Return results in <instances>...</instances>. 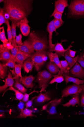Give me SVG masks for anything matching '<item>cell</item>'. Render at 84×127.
I'll list each match as a JSON object with an SVG mask.
<instances>
[{
    "label": "cell",
    "instance_id": "44dd1931",
    "mask_svg": "<svg viewBox=\"0 0 84 127\" xmlns=\"http://www.w3.org/2000/svg\"><path fill=\"white\" fill-rule=\"evenodd\" d=\"M47 53L50 61L54 62L56 64L60 69V70L63 71L62 66L58 54L56 53H53L49 51H47Z\"/></svg>",
    "mask_w": 84,
    "mask_h": 127
},
{
    "label": "cell",
    "instance_id": "5bb4252c",
    "mask_svg": "<svg viewBox=\"0 0 84 127\" xmlns=\"http://www.w3.org/2000/svg\"><path fill=\"white\" fill-rule=\"evenodd\" d=\"M18 46L19 50L30 55H31L35 52L32 45L28 39L24 41L22 45Z\"/></svg>",
    "mask_w": 84,
    "mask_h": 127
},
{
    "label": "cell",
    "instance_id": "30bf717a",
    "mask_svg": "<svg viewBox=\"0 0 84 127\" xmlns=\"http://www.w3.org/2000/svg\"><path fill=\"white\" fill-rule=\"evenodd\" d=\"M11 50L4 47L3 44L0 45V60L6 64L11 58Z\"/></svg>",
    "mask_w": 84,
    "mask_h": 127
},
{
    "label": "cell",
    "instance_id": "ab89813d",
    "mask_svg": "<svg viewBox=\"0 0 84 127\" xmlns=\"http://www.w3.org/2000/svg\"><path fill=\"white\" fill-rule=\"evenodd\" d=\"M62 14L59 12H57L54 14L53 16L54 17V18L55 19H58L60 20L62 23L64 24V22L62 19Z\"/></svg>",
    "mask_w": 84,
    "mask_h": 127
},
{
    "label": "cell",
    "instance_id": "9c48e42d",
    "mask_svg": "<svg viewBox=\"0 0 84 127\" xmlns=\"http://www.w3.org/2000/svg\"><path fill=\"white\" fill-rule=\"evenodd\" d=\"M69 75L75 78L84 79V68L77 63L69 71Z\"/></svg>",
    "mask_w": 84,
    "mask_h": 127
},
{
    "label": "cell",
    "instance_id": "ac0fdd59",
    "mask_svg": "<svg viewBox=\"0 0 84 127\" xmlns=\"http://www.w3.org/2000/svg\"><path fill=\"white\" fill-rule=\"evenodd\" d=\"M11 71L12 72L14 76V77L13 78L15 80V83L14 85V87L22 93L25 94L27 90L19 82V77L16 74L14 70Z\"/></svg>",
    "mask_w": 84,
    "mask_h": 127
},
{
    "label": "cell",
    "instance_id": "277c9868",
    "mask_svg": "<svg viewBox=\"0 0 84 127\" xmlns=\"http://www.w3.org/2000/svg\"><path fill=\"white\" fill-rule=\"evenodd\" d=\"M47 52H35L31 57V62L36 70L39 71L48 60Z\"/></svg>",
    "mask_w": 84,
    "mask_h": 127
},
{
    "label": "cell",
    "instance_id": "603a6c76",
    "mask_svg": "<svg viewBox=\"0 0 84 127\" xmlns=\"http://www.w3.org/2000/svg\"><path fill=\"white\" fill-rule=\"evenodd\" d=\"M46 68L48 71L52 74L56 75L60 70V68L54 62L50 61L46 65Z\"/></svg>",
    "mask_w": 84,
    "mask_h": 127
},
{
    "label": "cell",
    "instance_id": "7bdbcfd3",
    "mask_svg": "<svg viewBox=\"0 0 84 127\" xmlns=\"http://www.w3.org/2000/svg\"><path fill=\"white\" fill-rule=\"evenodd\" d=\"M77 62L82 67L84 68V57L81 54L79 56Z\"/></svg>",
    "mask_w": 84,
    "mask_h": 127
},
{
    "label": "cell",
    "instance_id": "c3c4849f",
    "mask_svg": "<svg viewBox=\"0 0 84 127\" xmlns=\"http://www.w3.org/2000/svg\"><path fill=\"white\" fill-rule=\"evenodd\" d=\"M82 55V56L84 57V50L83 51V53H82V54H81Z\"/></svg>",
    "mask_w": 84,
    "mask_h": 127
},
{
    "label": "cell",
    "instance_id": "8992f818",
    "mask_svg": "<svg viewBox=\"0 0 84 127\" xmlns=\"http://www.w3.org/2000/svg\"><path fill=\"white\" fill-rule=\"evenodd\" d=\"M84 90V83L78 85L73 83L72 85L67 86L62 91V97H67L68 96L76 94H80Z\"/></svg>",
    "mask_w": 84,
    "mask_h": 127
},
{
    "label": "cell",
    "instance_id": "cb8c5ba5",
    "mask_svg": "<svg viewBox=\"0 0 84 127\" xmlns=\"http://www.w3.org/2000/svg\"><path fill=\"white\" fill-rule=\"evenodd\" d=\"M64 72L63 71L60 70L57 74L53 75V78L51 81L50 84H52L56 82L57 83H60L65 80L63 76Z\"/></svg>",
    "mask_w": 84,
    "mask_h": 127
},
{
    "label": "cell",
    "instance_id": "9a60e30c",
    "mask_svg": "<svg viewBox=\"0 0 84 127\" xmlns=\"http://www.w3.org/2000/svg\"><path fill=\"white\" fill-rule=\"evenodd\" d=\"M67 41V40L66 39H62L61 43H57L55 46L54 51L60 57H64L65 53L67 51L68 49L69 48L73 47V46H72L71 44L74 43V41L71 43L70 45L68 46L67 49H65L62 44V43L63 42H66Z\"/></svg>",
    "mask_w": 84,
    "mask_h": 127
},
{
    "label": "cell",
    "instance_id": "4dcf8cb0",
    "mask_svg": "<svg viewBox=\"0 0 84 127\" xmlns=\"http://www.w3.org/2000/svg\"><path fill=\"white\" fill-rule=\"evenodd\" d=\"M0 40L3 42L4 47L6 48V44L9 41L5 36L4 27H0Z\"/></svg>",
    "mask_w": 84,
    "mask_h": 127
},
{
    "label": "cell",
    "instance_id": "bcb514c9",
    "mask_svg": "<svg viewBox=\"0 0 84 127\" xmlns=\"http://www.w3.org/2000/svg\"><path fill=\"white\" fill-rule=\"evenodd\" d=\"M24 107V103L23 102L20 101L18 104V107L21 112L23 110Z\"/></svg>",
    "mask_w": 84,
    "mask_h": 127
},
{
    "label": "cell",
    "instance_id": "ee69618b",
    "mask_svg": "<svg viewBox=\"0 0 84 127\" xmlns=\"http://www.w3.org/2000/svg\"><path fill=\"white\" fill-rule=\"evenodd\" d=\"M37 96H36L32 97V99L28 101L26 103V106L27 108L31 107L32 105L33 102V100L37 98Z\"/></svg>",
    "mask_w": 84,
    "mask_h": 127
},
{
    "label": "cell",
    "instance_id": "52a82bcc",
    "mask_svg": "<svg viewBox=\"0 0 84 127\" xmlns=\"http://www.w3.org/2000/svg\"><path fill=\"white\" fill-rule=\"evenodd\" d=\"M55 19L48 24L47 30L49 33V45L48 51L50 52H54V49L56 44H53L52 43V36L53 32H56V29L54 24Z\"/></svg>",
    "mask_w": 84,
    "mask_h": 127
},
{
    "label": "cell",
    "instance_id": "f6af8a7d",
    "mask_svg": "<svg viewBox=\"0 0 84 127\" xmlns=\"http://www.w3.org/2000/svg\"><path fill=\"white\" fill-rule=\"evenodd\" d=\"M80 94L81 98L80 106L84 108V90Z\"/></svg>",
    "mask_w": 84,
    "mask_h": 127
},
{
    "label": "cell",
    "instance_id": "ba28073f",
    "mask_svg": "<svg viewBox=\"0 0 84 127\" xmlns=\"http://www.w3.org/2000/svg\"><path fill=\"white\" fill-rule=\"evenodd\" d=\"M63 98L62 97L60 99H55L50 101L47 104L43 106L42 111L46 110L50 115L56 114L57 113L56 108L61 103Z\"/></svg>",
    "mask_w": 84,
    "mask_h": 127
},
{
    "label": "cell",
    "instance_id": "7c38bea8",
    "mask_svg": "<svg viewBox=\"0 0 84 127\" xmlns=\"http://www.w3.org/2000/svg\"><path fill=\"white\" fill-rule=\"evenodd\" d=\"M36 77L37 76L34 77L32 75L22 77H20L19 81L26 88L33 89L35 85V84L33 83V82Z\"/></svg>",
    "mask_w": 84,
    "mask_h": 127
},
{
    "label": "cell",
    "instance_id": "2e32d148",
    "mask_svg": "<svg viewBox=\"0 0 84 127\" xmlns=\"http://www.w3.org/2000/svg\"><path fill=\"white\" fill-rule=\"evenodd\" d=\"M5 82L4 85L0 87V92L1 93L8 87L13 86L15 83L13 79L11 73L9 71L7 75V77L5 79Z\"/></svg>",
    "mask_w": 84,
    "mask_h": 127
},
{
    "label": "cell",
    "instance_id": "e575fe53",
    "mask_svg": "<svg viewBox=\"0 0 84 127\" xmlns=\"http://www.w3.org/2000/svg\"><path fill=\"white\" fill-rule=\"evenodd\" d=\"M22 65L19 64H16L15 66V70L16 74L19 77H22L21 70Z\"/></svg>",
    "mask_w": 84,
    "mask_h": 127
},
{
    "label": "cell",
    "instance_id": "8fae6325",
    "mask_svg": "<svg viewBox=\"0 0 84 127\" xmlns=\"http://www.w3.org/2000/svg\"><path fill=\"white\" fill-rule=\"evenodd\" d=\"M68 2L67 0H58L55 1V9L50 17L53 16L54 14L57 12H59L63 14L65 8L69 6Z\"/></svg>",
    "mask_w": 84,
    "mask_h": 127
},
{
    "label": "cell",
    "instance_id": "4316f807",
    "mask_svg": "<svg viewBox=\"0 0 84 127\" xmlns=\"http://www.w3.org/2000/svg\"><path fill=\"white\" fill-rule=\"evenodd\" d=\"M36 117L32 114V111L27 108H26L22 111L17 117V118H25L28 117Z\"/></svg>",
    "mask_w": 84,
    "mask_h": 127
},
{
    "label": "cell",
    "instance_id": "681fc988",
    "mask_svg": "<svg viewBox=\"0 0 84 127\" xmlns=\"http://www.w3.org/2000/svg\"><path fill=\"white\" fill-rule=\"evenodd\" d=\"M4 1V0H0V3H1V2H3Z\"/></svg>",
    "mask_w": 84,
    "mask_h": 127
},
{
    "label": "cell",
    "instance_id": "e0dca14e",
    "mask_svg": "<svg viewBox=\"0 0 84 127\" xmlns=\"http://www.w3.org/2000/svg\"><path fill=\"white\" fill-rule=\"evenodd\" d=\"M80 94H78L71 95V99L68 102L62 105L64 107H69L71 106L74 107L77 104L79 106H80Z\"/></svg>",
    "mask_w": 84,
    "mask_h": 127
},
{
    "label": "cell",
    "instance_id": "3957f363",
    "mask_svg": "<svg viewBox=\"0 0 84 127\" xmlns=\"http://www.w3.org/2000/svg\"><path fill=\"white\" fill-rule=\"evenodd\" d=\"M28 39L36 52H47L49 42L46 39L41 37L34 32L30 33Z\"/></svg>",
    "mask_w": 84,
    "mask_h": 127
},
{
    "label": "cell",
    "instance_id": "f546056e",
    "mask_svg": "<svg viewBox=\"0 0 84 127\" xmlns=\"http://www.w3.org/2000/svg\"><path fill=\"white\" fill-rule=\"evenodd\" d=\"M8 90L13 91L15 92L16 98L17 100H21L23 99L24 95L18 90L16 89L13 86L10 87L9 88L6 90L4 93L3 94V96L5 93Z\"/></svg>",
    "mask_w": 84,
    "mask_h": 127
},
{
    "label": "cell",
    "instance_id": "7a4b0ae2",
    "mask_svg": "<svg viewBox=\"0 0 84 127\" xmlns=\"http://www.w3.org/2000/svg\"><path fill=\"white\" fill-rule=\"evenodd\" d=\"M68 9L67 19L84 18V0L71 1Z\"/></svg>",
    "mask_w": 84,
    "mask_h": 127
},
{
    "label": "cell",
    "instance_id": "6da1fadb",
    "mask_svg": "<svg viewBox=\"0 0 84 127\" xmlns=\"http://www.w3.org/2000/svg\"><path fill=\"white\" fill-rule=\"evenodd\" d=\"M32 0H5L3 8L9 20L19 27L20 21L28 17L33 10Z\"/></svg>",
    "mask_w": 84,
    "mask_h": 127
},
{
    "label": "cell",
    "instance_id": "83f0119b",
    "mask_svg": "<svg viewBox=\"0 0 84 127\" xmlns=\"http://www.w3.org/2000/svg\"><path fill=\"white\" fill-rule=\"evenodd\" d=\"M17 26L15 23L12 22L11 24V32L13 38V42L12 45L16 48H18V46L15 40L16 36V28Z\"/></svg>",
    "mask_w": 84,
    "mask_h": 127
},
{
    "label": "cell",
    "instance_id": "ffe728a7",
    "mask_svg": "<svg viewBox=\"0 0 84 127\" xmlns=\"http://www.w3.org/2000/svg\"><path fill=\"white\" fill-rule=\"evenodd\" d=\"M31 56V55L19 50L15 58L16 62L22 65L24 61L30 57Z\"/></svg>",
    "mask_w": 84,
    "mask_h": 127
},
{
    "label": "cell",
    "instance_id": "7dc6e473",
    "mask_svg": "<svg viewBox=\"0 0 84 127\" xmlns=\"http://www.w3.org/2000/svg\"><path fill=\"white\" fill-rule=\"evenodd\" d=\"M14 47L9 42L8 43L6 44V48L11 50Z\"/></svg>",
    "mask_w": 84,
    "mask_h": 127
},
{
    "label": "cell",
    "instance_id": "484cf974",
    "mask_svg": "<svg viewBox=\"0 0 84 127\" xmlns=\"http://www.w3.org/2000/svg\"><path fill=\"white\" fill-rule=\"evenodd\" d=\"M79 56V55H78L76 57L73 58L70 57L65 53L64 57L68 64L70 69L73 67L78 62Z\"/></svg>",
    "mask_w": 84,
    "mask_h": 127
},
{
    "label": "cell",
    "instance_id": "5b68a950",
    "mask_svg": "<svg viewBox=\"0 0 84 127\" xmlns=\"http://www.w3.org/2000/svg\"><path fill=\"white\" fill-rule=\"evenodd\" d=\"M35 82L38 84L39 87L41 89L40 92H46L49 82L53 77V75L45 70L39 72Z\"/></svg>",
    "mask_w": 84,
    "mask_h": 127
},
{
    "label": "cell",
    "instance_id": "836d02e7",
    "mask_svg": "<svg viewBox=\"0 0 84 127\" xmlns=\"http://www.w3.org/2000/svg\"><path fill=\"white\" fill-rule=\"evenodd\" d=\"M7 31L8 36V40L9 42L12 44L13 42V38L12 34L11 27L9 24V20L7 23Z\"/></svg>",
    "mask_w": 84,
    "mask_h": 127
},
{
    "label": "cell",
    "instance_id": "d6a6232c",
    "mask_svg": "<svg viewBox=\"0 0 84 127\" xmlns=\"http://www.w3.org/2000/svg\"><path fill=\"white\" fill-rule=\"evenodd\" d=\"M5 12L3 8H0V26H1L3 24H5L7 25L8 21L5 16Z\"/></svg>",
    "mask_w": 84,
    "mask_h": 127
},
{
    "label": "cell",
    "instance_id": "b9f144b4",
    "mask_svg": "<svg viewBox=\"0 0 84 127\" xmlns=\"http://www.w3.org/2000/svg\"><path fill=\"white\" fill-rule=\"evenodd\" d=\"M70 48H69L65 53L70 57L74 58L77 52L71 50Z\"/></svg>",
    "mask_w": 84,
    "mask_h": 127
},
{
    "label": "cell",
    "instance_id": "f1b7e54d",
    "mask_svg": "<svg viewBox=\"0 0 84 127\" xmlns=\"http://www.w3.org/2000/svg\"><path fill=\"white\" fill-rule=\"evenodd\" d=\"M5 64H0V78L3 79L7 76L8 68Z\"/></svg>",
    "mask_w": 84,
    "mask_h": 127
},
{
    "label": "cell",
    "instance_id": "4fadbf2b",
    "mask_svg": "<svg viewBox=\"0 0 84 127\" xmlns=\"http://www.w3.org/2000/svg\"><path fill=\"white\" fill-rule=\"evenodd\" d=\"M29 21L27 18L25 17L19 22V26L21 32L24 36H27L30 33V27L28 24Z\"/></svg>",
    "mask_w": 84,
    "mask_h": 127
},
{
    "label": "cell",
    "instance_id": "1f68e13d",
    "mask_svg": "<svg viewBox=\"0 0 84 127\" xmlns=\"http://www.w3.org/2000/svg\"><path fill=\"white\" fill-rule=\"evenodd\" d=\"M60 62L63 68V71L64 73L69 75V71L70 69L67 61L66 60L61 61Z\"/></svg>",
    "mask_w": 84,
    "mask_h": 127
},
{
    "label": "cell",
    "instance_id": "d590c367",
    "mask_svg": "<svg viewBox=\"0 0 84 127\" xmlns=\"http://www.w3.org/2000/svg\"><path fill=\"white\" fill-rule=\"evenodd\" d=\"M16 62L15 59L11 58L5 64L7 66L14 69Z\"/></svg>",
    "mask_w": 84,
    "mask_h": 127
},
{
    "label": "cell",
    "instance_id": "74e56055",
    "mask_svg": "<svg viewBox=\"0 0 84 127\" xmlns=\"http://www.w3.org/2000/svg\"><path fill=\"white\" fill-rule=\"evenodd\" d=\"M35 92L38 93L39 92L38 91H36L35 90H34L32 92L30 93L29 94H24V96L22 99L23 101L24 102H27L29 100V97L30 95L32 94Z\"/></svg>",
    "mask_w": 84,
    "mask_h": 127
},
{
    "label": "cell",
    "instance_id": "60d3db41",
    "mask_svg": "<svg viewBox=\"0 0 84 127\" xmlns=\"http://www.w3.org/2000/svg\"><path fill=\"white\" fill-rule=\"evenodd\" d=\"M54 19V24L56 29H57L62 26L63 24L60 20Z\"/></svg>",
    "mask_w": 84,
    "mask_h": 127
},
{
    "label": "cell",
    "instance_id": "f35d334b",
    "mask_svg": "<svg viewBox=\"0 0 84 127\" xmlns=\"http://www.w3.org/2000/svg\"><path fill=\"white\" fill-rule=\"evenodd\" d=\"M19 50L18 48H16L15 47L11 50L12 54L11 58L15 59L16 56Z\"/></svg>",
    "mask_w": 84,
    "mask_h": 127
},
{
    "label": "cell",
    "instance_id": "f907efd6",
    "mask_svg": "<svg viewBox=\"0 0 84 127\" xmlns=\"http://www.w3.org/2000/svg\"></svg>",
    "mask_w": 84,
    "mask_h": 127
},
{
    "label": "cell",
    "instance_id": "7402d4cb",
    "mask_svg": "<svg viewBox=\"0 0 84 127\" xmlns=\"http://www.w3.org/2000/svg\"><path fill=\"white\" fill-rule=\"evenodd\" d=\"M63 76L66 85L69 82H73L78 85H81L84 83V79L80 80L79 78H75L64 73Z\"/></svg>",
    "mask_w": 84,
    "mask_h": 127
},
{
    "label": "cell",
    "instance_id": "8d00e7d4",
    "mask_svg": "<svg viewBox=\"0 0 84 127\" xmlns=\"http://www.w3.org/2000/svg\"><path fill=\"white\" fill-rule=\"evenodd\" d=\"M22 35L20 33L19 35L17 36L16 37L15 41L18 46L21 45L23 44V43L22 41Z\"/></svg>",
    "mask_w": 84,
    "mask_h": 127
},
{
    "label": "cell",
    "instance_id": "d6986e66",
    "mask_svg": "<svg viewBox=\"0 0 84 127\" xmlns=\"http://www.w3.org/2000/svg\"><path fill=\"white\" fill-rule=\"evenodd\" d=\"M51 97L49 92H47L44 93L40 92V94L35 98V101L37 103L42 104L51 100Z\"/></svg>",
    "mask_w": 84,
    "mask_h": 127
},
{
    "label": "cell",
    "instance_id": "d4e9b609",
    "mask_svg": "<svg viewBox=\"0 0 84 127\" xmlns=\"http://www.w3.org/2000/svg\"><path fill=\"white\" fill-rule=\"evenodd\" d=\"M33 65L31 61V57L24 61L22 65V67L25 71L27 73L31 72L32 70Z\"/></svg>",
    "mask_w": 84,
    "mask_h": 127
}]
</instances>
